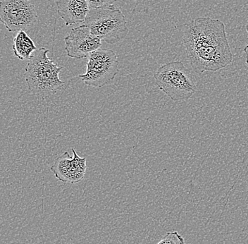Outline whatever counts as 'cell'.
I'll list each match as a JSON object with an SVG mask.
<instances>
[{
  "instance_id": "9c48e42d",
  "label": "cell",
  "mask_w": 248,
  "mask_h": 244,
  "mask_svg": "<svg viewBox=\"0 0 248 244\" xmlns=\"http://www.w3.org/2000/svg\"><path fill=\"white\" fill-rule=\"evenodd\" d=\"M13 51L17 58L22 61L29 60L32 54L38 49L26 31L18 32L14 39Z\"/></svg>"
},
{
  "instance_id": "6da1fadb",
  "label": "cell",
  "mask_w": 248,
  "mask_h": 244,
  "mask_svg": "<svg viewBox=\"0 0 248 244\" xmlns=\"http://www.w3.org/2000/svg\"><path fill=\"white\" fill-rule=\"evenodd\" d=\"M183 43L195 72L217 71L233 62L226 26L222 21L198 17L186 25Z\"/></svg>"
},
{
  "instance_id": "7a4b0ae2",
  "label": "cell",
  "mask_w": 248,
  "mask_h": 244,
  "mask_svg": "<svg viewBox=\"0 0 248 244\" xmlns=\"http://www.w3.org/2000/svg\"><path fill=\"white\" fill-rule=\"evenodd\" d=\"M49 49L45 48L37 49L25 68V77L29 91L34 96L47 98L64 87L65 82L60 78L63 67L48 57Z\"/></svg>"
},
{
  "instance_id": "7c38bea8",
  "label": "cell",
  "mask_w": 248,
  "mask_h": 244,
  "mask_svg": "<svg viewBox=\"0 0 248 244\" xmlns=\"http://www.w3.org/2000/svg\"><path fill=\"white\" fill-rule=\"evenodd\" d=\"M156 244H186V242L178 231H173L167 233Z\"/></svg>"
},
{
  "instance_id": "5b68a950",
  "label": "cell",
  "mask_w": 248,
  "mask_h": 244,
  "mask_svg": "<svg viewBox=\"0 0 248 244\" xmlns=\"http://www.w3.org/2000/svg\"><path fill=\"white\" fill-rule=\"evenodd\" d=\"M119 60L115 52L99 49L90 54L86 72L79 76L85 85L101 88L111 83L119 74Z\"/></svg>"
},
{
  "instance_id": "9a60e30c",
  "label": "cell",
  "mask_w": 248,
  "mask_h": 244,
  "mask_svg": "<svg viewBox=\"0 0 248 244\" xmlns=\"http://www.w3.org/2000/svg\"><path fill=\"white\" fill-rule=\"evenodd\" d=\"M246 31H247V32L248 33V21L247 24H246Z\"/></svg>"
},
{
  "instance_id": "8fae6325",
  "label": "cell",
  "mask_w": 248,
  "mask_h": 244,
  "mask_svg": "<svg viewBox=\"0 0 248 244\" xmlns=\"http://www.w3.org/2000/svg\"><path fill=\"white\" fill-rule=\"evenodd\" d=\"M71 150H72L73 158L71 162L70 183H76L80 182L84 178L87 168L86 159L79 157L75 148H72Z\"/></svg>"
},
{
  "instance_id": "30bf717a",
  "label": "cell",
  "mask_w": 248,
  "mask_h": 244,
  "mask_svg": "<svg viewBox=\"0 0 248 244\" xmlns=\"http://www.w3.org/2000/svg\"><path fill=\"white\" fill-rule=\"evenodd\" d=\"M72 158L68 152H66L58 157L51 167V172L59 181L63 183H70L71 181Z\"/></svg>"
},
{
  "instance_id": "277c9868",
  "label": "cell",
  "mask_w": 248,
  "mask_h": 244,
  "mask_svg": "<svg viewBox=\"0 0 248 244\" xmlns=\"http://www.w3.org/2000/svg\"><path fill=\"white\" fill-rule=\"evenodd\" d=\"M84 23L94 35L109 44L123 40L128 33L125 16L113 5L91 8Z\"/></svg>"
},
{
  "instance_id": "4fadbf2b",
  "label": "cell",
  "mask_w": 248,
  "mask_h": 244,
  "mask_svg": "<svg viewBox=\"0 0 248 244\" xmlns=\"http://www.w3.org/2000/svg\"><path fill=\"white\" fill-rule=\"evenodd\" d=\"M117 0H87L91 8L108 7L113 5Z\"/></svg>"
},
{
  "instance_id": "8992f818",
  "label": "cell",
  "mask_w": 248,
  "mask_h": 244,
  "mask_svg": "<svg viewBox=\"0 0 248 244\" xmlns=\"http://www.w3.org/2000/svg\"><path fill=\"white\" fill-rule=\"evenodd\" d=\"M38 18L35 4L31 0H3L0 20L9 32L31 29Z\"/></svg>"
},
{
  "instance_id": "3957f363",
  "label": "cell",
  "mask_w": 248,
  "mask_h": 244,
  "mask_svg": "<svg viewBox=\"0 0 248 244\" xmlns=\"http://www.w3.org/2000/svg\"><path fill=\"white\" fill-rule=\"evenodd\" d=\"M154 78L159 90L171 100H187L196 92L193 74L182 62L164 64L156 70Z\"/></svg>"
},
{
  "instance_id": "5bb4252c",
  "label": "cell",
  "mask_w": 248,
  "mask_h": 244,
  "mask_svg": "<svg viewBox=\"0 0 248 244\" xmlns=\"http://www.w3.org/2000/svg\"><path fill=\"white\" fill-rule=\"evenodd\" d=\"M243 52L246 53V64L248 65V45L246 47V48H244V49H243Z\"/></svg>"
},
{
  "instance_id": "52a82bcc",
  "label": "cell",
  "mask_w": 248,
  "mask_h": 244,
  "mask_svg": "<svg viewBox=\"0 0 248 244\" xmlns=\"http://www.w3.org/2000/svg\"><path fill=\"white\" fill-rule=\"evenodd\" d=\"M65 50L69 57L75 60H83L100 49L101 39L94 35L85 25L71 29L64 38Z\"/></svg>"
},
{
  "instance_id": "ba28073f",
  "label": "cell",
  "mask_w": 248,
  "mask_h": 244,
  "mask_svg": "<svg viewBox=\"0 0 248 244\" xmlns=\"http://www.w3.org/2000/svg\"><path fill=\"white\" fill-rule=\"evenodd\" d=\"M55 3L57 13L67 26L84 22L91 9L87 0H55Z\"/></svg>"
}]
</instances>
